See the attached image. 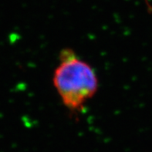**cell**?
<instances>
[{
	"label": "cell",
	"instance_id": "1",
	"mask_svg": "<svg viewBox=\"0 0 152 152\" xmlns=\"http://www.w3.org/2000/svg\"><path fill=\"white\" fill-rule=\"evenodd\" d=\"M53 83L63 104L71 112L82 110L99 87L94 69L71 49L61 50Z\"/></svg>",
	"mask_w": 152,
	"mask_h": 152
}]
</instances>
